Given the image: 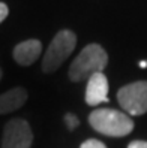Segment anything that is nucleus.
<instances>
[{
	"instance_id": "f257e3e1",
	"label": "nucleus",
	"mask_w": 147,
	"mask_h": 148,
	"mask_svg": "<svg viewBox=\"0 0 147 148\" xmlns=\"http://www.w3.org/2000/svg\"><path fill=\"white\" fill-rule=\"evenodd\" d=\"M108 63V56L101 45L90 43L78 54L71 67H69V78L74 82L87 81L95 73H99L105 69Z\"/></svg>"
},
{
	"instance_id": "f03ea898",
	"label": "nucleus",
	"mask_w": 147,
	"mask_h": 148,
	"mask_svg": "<svg viewBox=\"0 0 147 148\" xmlns=\"http://www.w3.org/2000/svg\"><path fill=\"white\" fill-rule=\"evenodd\" d=\"M89 123L96 132L116 138L126 136L134 129V121L131 117L122 111L111 108L95 109L89 115Z\"/></svg>"
},
{
	"instance_id": "7ed1b4c3",
	"label": "nucleus",
	"mask_w": 147,
	"mask_h": 148,
	"mask_svg": "<svg viewBox=\"0 0 147 148\" xmlns=\"http://www.w3.org/2000/svg\"><path fill=\"white\" fill-rule=\"evenodd\" d=\"M77 45V36L71 30L59 32L54 39L51 40L50 47L42 60V71L45 73H51L63 64L65 60L71 56Z\"/></svg>"
},
{
	"instance_id": "20e7f679",
	"label": "nucleus",
	"mask_w": 147,
	"mask_h": 148,
	"mask_svg": "<svg viewBox=\"0 0 147 148\" xmlns=\"http://www.w3.org/2000/svg\"><path fill=\"white\" fill-rule=\"evenodd\" d=\"M119 103L129 115H141L147 112V81L128 84L117 93Z\"/></svg>"
},
{
	"instance_id": "39448f33",
	"label": "nucleus",
	"mask_w": 147,
	"mask_h": 148,
	"mask_svg": "<svg viewBox=\"0 0 147 148\" xmlns=\"http://www.w3.org/2000/svg\"><path fill=\"white\" fill-rule=\"evenodd\" d=\"M32 142L33 133L26 120L14 118L6 123L3 129L2 148H30Z\"/></svg>"
},
{
	"instance_id": "423d86ee",
	"label": "nucleus",
	"mask_w": 147,
	"mask_h": 148,
	"mask_svg": "<svg viewBox=\"0 0 147 148\" xmlns=\"http://www.w3.org/2000/svg\"><path fill=\"white\" fill-rule=\"evenodd\" d=\"M108 102V81L102 72L92 75L86 87V103L90 106H98Z\"/></svg>"
},
{
	"instance_id": "0eeeda50",
	"label": "nucleus",
	"mask_w": 147,
	"mask_h": 148,
	"mask_svg": "<svg viewBox=\"0 0 147 148\" xmlns=\"http://www.w3.org/2000/svg\"><path fill=\"white\" fill-rule=\"evenodd\" d=\"M41 53H42L41 42L38 39H29V40H24L15 47L14 58L21 66H30L39 58Z\"/></svg>"
},
{
	"instance_id": "6e6552de",
	"label": "nucleus",
	"mask_w": 147,
	"mask_h": 148,
	"mask_svg": "<svg viewBox=\"0 0 147 148\" xmlns=\"http://www.w3.org/2000/svg\"><path fill=\"white\" fill-rule=\"evenodd\" d=\"M26 100H27V91L21 87H17V88L0 94V115L9 114V112L21 108Z\"/></svg>"
},
{
	"instance_id": "1a4fd4ad",
	"label": "nucleus",
	"mask_w": 147,
	"mask_h": 148,
	"mask_svg": "<svg viewBox=\"0 0 147 148\" xmlns=\"http://www.w3.org/2000/svg\"><path fill=\"white\" fill-rule=\"evenodd\" d=\"M65 121H66V126L69 127V130H74L77 126L80 124V120L77 118L74 114H66V117H65Z\"/></svg>"
},
{
	"instance_id": "9d476101",
	"label": "nucleus",
	"mask_w": 147,
	"mask_h": 148,
	"mask_svg": "<svg viewBox=\"0 0 147 148\" xmlns=\"http://www.w3.org/2000/svg\"><path fill=\"white\" fill-rule=\"evenodd\" d=\"M80 148H107V147L98 139H89V141L83 142Z\"/></svg>"
},
{
	"instance_id": "9b49d317",
	"label": "nucleus",
	"mask_w": 147,
	"mask_h": 148,
	"mask_svg": "<svg viewBox=\"0 0 147 148\" xmlns=\"http://www.w3.org/2000/svg\"><path fill=\"white\" fill-rule=\"evenodd\" d=\"M8 12H9V9H8V6L5 3L0 2V23H2L6 16H8Z\"/></svg>"
},
{
	"instance_id": "f8f14e48",
	"label": "nucleus",
	"mask_w": 147,
	"mask_h": 148,
	"mask_svg": "<svg viewBox=\"0 0 147 148\" xmlns=\"http://www.w3.org/2000/svg\"><path fill=\"white\" fill-rule=\"evenodd\" d=\"M128 148H147V142L146 141H134L128 145Z\"/></svg>"
},
{
	"instance_id": "ddd939ff",
	"label": "nucleus",
	"mask_w": 147,
	"mask_h": 148,
	"mask_svg": "<svg viewBox=\"0 0 147 148\" xmlns=\"http://www.w3.org/2000/svg\"><path fill=\"white\" fill-rule=\"evenodd\" d=\"M140 67H147V62H146V60H143V62H140Z\"/></svg>"
},
{
	"instance_id": "4468645a",
	"label": "nucleus",
	"mask_w": 147,
	"mask_h": 148,
	"mask_svg": "<svg viewBox=\"0 0 147 148\" xmlns=\"http://www.w3.org/2000/svg\"><path fill=\"white\" fill-rule=\"evenodd\" d=\"M0 79H2V71H0Z\"/></svg>"
}]
</instances>
